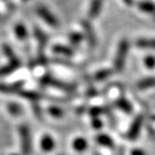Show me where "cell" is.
<instances>
[{"instance_id": "cell-22", "label": "cell", "mask_w": 155, "mask_h": 155, "mask_svg": "<svg viewBox=\"0 0 155 155\" xmlns=\"http://www.w3.org/2000/svg\"><path fill=\"white\" fill-rule=\"evenodd\" d=\"M49 114L51 115L54 118H62L64 115V111L61 108L56 107V106H51L48 108Z\"/></svg>"}, {"instance_id": "cell-27", "label": "cell", "mask_w": 155, "mask_h": 155, "mask_svg": "<svg viewBox=\"0 0 155 155\" xmlns=\"http://www.w3.org/2000/svg\"><path fill=\"white\" fill-rule=\"evenodd\" d=\"M92 124H93V126L94 128H96V129H99V128H101L102 126H103V123H102V121L98 118V117H95V118H93V121H92Z\"/></svg>"}, {"instance_id": "cell-29", "label": "cell", "mask_w": 155, "mask_h": 155, "mask_svg": "<svg viewBox=\"0 0 155 155\" xmlns=\"http://www.w3.org/2000/svg\"><path fill=\"white\" fill-rule=\"evenodd\" d=\"M122 1L125 4V5H127L128 7H132L134 5V0H122Z\"/></svg>"}, {"instance_id": "cell-4", "label": "cell", "mask_w": 155, "mask_h": 155, "mask_svg": "<svg viewBox=\"0 0 155 155\" xmlns=\"http://www.w3.org/2000/svg\"><path fill=\"white\" fill-rule=\"evenodd\" d=\"M37 15L43 20L48 25L56 28L59 25V21L54 14L45 6H39L37 8Z\"/></svg>"}, {"instance_id": "cell-3", "label": "cell", "mask_w": 155, "mask_h": 155, "mask_svg": "<svg viewBox=\"0 0 155 155\" xmlns=\"http://www.w3.org/2000/svg\"><path fill=\"white\" fill-rule=\"evenodd\" d=\"M41 84L43 86H47V87H54L56 88H59L65 91H72L73 89H75V87L71 84H68V83H65L63 81L57 80L55 79L50 75H45L41 78L40 80Z\"/></svg>"}, {"instance_id": "cell-8", "label": "cell", "mask_w": 155, "mask_h": 155, "mask_svg": "<svg viewBox=\"0 0 155 155\" xmlns=\"http://www.w3.org/2000/svg\"><path fill=\"white\" fill-rule=\"evenodd\" d=\"M19 66H20V61L17 59V57L10 59L8 65L0 68V76H5V75L11 74L12 72L15 71L16 69H18Z\"/></svg>"}, {"instance_id": "cell-10", "label": "cell", "mask_w": 155, "mask_h": 155, "mask_svg": "<svg viewBox=\"0 0 155 155\" xmlns=\"http://www.w3.org/2000/svg\"><path fill=\"white\" fill-rule=\"evenodd\" d=\"M40 147L41 150L45 152H50L54 150L55 142L53 138L50 135H44L40 140Z\"/></svg>"}, {"instance_id": "cell-6", "label": "cell", "mask_w": 155, "mask_h": 155, "mask_svg": "<svg viewBox=\"0 0 155 155\" xmlns=\"http://www.w3.org/2000/svg\"><path fill=\"white\" fill-rule=\"evenodd\" d=\"M81 26L83 28L84 38L89 42V45L91 47H95L97 44V38L92 24L87 20H84L81 21Z\"/></svg>"}, {"instance_id": "cell-21", "label": "cell", "mask_w": 155, "mask_h": 155, "mask_svg": "<svg viewBox=\"0 0 155 155\" xmlns=\"http://www.w3.org/2000/svg\"><path fill=\"white\" fill-rule=\"evenodd\" d=\"M19 94H20V96L27 98V100H29L33 102H37L41 97L40 94H38L37 92H33V91H23L22 90L19 92Z\"/></svg>"}, {"instance_id": "cell-26", "label": "cell", "mask_w": 155, "mask_h": 155, "mask_svg": "<svg viewBox=\"0 0 155 155\" xmlns=\"http://www.w3.org/2000/svg\"><path fill=\"white\" fill-rule=\"evenodd\" d=\"M102 114V109L99 107H93L90 110V114L93 116V118L98 117Z\"/></svg>"}, {"instance_id": "cell-12", "label": "cell", "mask_w": 155, "mask_h": 155, "mask_svg": "<svg viewBox=\"0 0 155 155\" xmlns=\"http://www.w3.org/2000/svg\"><path fill=\"white\" fill-rule=\"evenodd\" d=\"M137 8L140 11L147 14H155V4L149 0H143L137 4Z\"/></svg>"}, {"instance_id": "cell-9", "label": "cell", "mask_w": 155, "mask_h": 155, "mask_svg": "<svg viewBox=\"0 0 155 155\" xmlns=\"http://www.w3.org/2000/svg\"><path fill=\"white\" fill-rule=\"evenodd\" d=\"M23 86V82H17L11 84H0V92L3 93H19Z\"/></svg>"}, {"instance_id": "cell-14", "label": "cell", "mask_w": 155, "mask_h": 155, "mask_svg": "<svg viewBox=\"0 0 155 155\" xmlns=\"http://www.w3.org/2000/svg\"><path fill=\"white\" fill-rule=\"evenodd\" d=\"M115 105L117 106L118 109H120L121 110H122L123 112H126V114H131L133 110V106L130 103L129 101L126 100L125 97H121L115 102Z\"/></svg>"}, {"instance_id": "cell-2", "label": "cell", "mask_w": 155, "mask_h": 155, "mask_svg": "<svg viewBox=\"0 0 155 155\" xmlns=\"http://www.w3.org/2000/svg\"><path fill=\"white\" fill-rule=\"evenodd\" d=\"M20 137H21V149L24 155H29L32 149V143H31V135H30V129L27 125L23 124L19 128Z\"/></svg>"}, {"instance_id": "cell-7", "label": "cell", "mask_w": 155, "mask_h": 155, "mask_svg": "<svg viewBox=\"0 0 155 155\" xmlns=\"http://www.w3.org/2000/svg\"><path fill=\"white\" fill-rule=\"evenodd\" d=\"M103 7V0H92L90 8L88 9V17L90 19H95L100 15Z\"/></svg>"}, {"instance_id": "cell-13", "label": "cell", "mask_w": 155, "mask_h": 155, "mask_svg": "<svg viewBox=\"0 0 155 155\" xmlns=\"http://www.w3.org/2000/svg\"><path fill=\"white\" fill-rule=\"evenodd\" d=\"M52 51L56 54H59L62 56H65V57H71V56L74 54L73 49L71 48H69L65 45H55L52 48Z\"/></svg>"}, {"instance_id": "cell-19", "label": "cell", "mask_w": 155, "mask_h": 155, "mask_svg": "<svg viewBox=\"0 0 155 155\" xmlns=\"http://www.w3.org/2000/svg\"><path fill=\"white\" fill-rule=\"evenodd\" d=\"M113 73V71L110 69H101L99 70L98 72H96L93 75V78L95 81H98V82H101V81H104L106 79H107L111 74Z\"/></svg>"}, {"instance_id": "cell-18", "label": "cell", "mask_w": 155, "mask_h": 155, "mask_svg": "<svg viewBox=\"0 0 155 155\" xmlns=\"http://www.w3.org/2000/svg\"><path fill=\"white\" fill-rule=\"evenodd\" d=\"M14 32H15L17 38L21 41H24L28 36L27 30L23 23H17L15 27H14Z\"/></svg>"}, {"instance_id": "cell-5", "label": "cell", "mask_w": 155, "mask_h": 155, "mask_svg": "<svg viewBox=\"0 0 155 155\" xmlns=\"http://www.w3.org/2000/svg\"><path fill=\"white\" fill-rule=\"evenodd\" d=\"M143 123H144V117L141 114L137 115L134 119L132 124L130 125V127L128 129V133H127V137L130 140H136V137L139 136V133L142 128Z\"/></svg>"}, {"instance_id": "cell-25", "label": "cell", "mask_w": 155, "mask_h": 155, "mask_svg": "<svg viewBox=\"0 0 155 155\" xmlns=\"http://www.w3.org/2000/svg\"><path fill=\"white\" fill-rule=\"evenodd\" d=\"M33 111L34 114H36V116L40 119L41 118V115H42V111H41V108L39 107V105L37 103V102H33Z\"/></svg>"}, {"instance_id": "cell-23", "label": "cell", "mask_w": 155, "mask_h": 155, "mask_svg": "<svg viewBox=\"0 0 155 155\" xmlns=\"http://www.w3.org/2000/svg\"><path fill=\"white\" fill-rule=\"evenodd\" d=\"M144 65L147 69L152 70L155 68V56L153 55H147L144 59Z\"/></svg>"}, {"instance_id": "cell-20", "label": "cell", "mask_w": 155, "mask_h": 155, "mask_svg": "<svg viewBox=\"0 0 155 155\" xmlns=\"http://www.w3.org/2000/svg\"><path fill=\"white\" fill-rule=\"evenodd\" d=\"M84 39V35L78 32H73L69 35V42L74 47H78L81 44V42Z\"/></svg>"}, {"instance_id": "cell-1", "label": "cell", "mask_w": 155, "mask_h": 155, "mask_svg": "<svg viewBox=\"0 0 155 155\" xmlns=\"http://www.w3.org/2000/svg\"><path fill=\"white\" fill-rule=\"evenodd\" d=\"M130 49V43L127 39H122L119 43L116 55H115V59H114V68L116 71L121 72L123 70L126 59H127V56L129 53Z\"/></svg>"}, {"instance_id": "cell-24", "label": "cell", "mask_w": 155, "mask_h": 155, "mask_svg": "<svg viewBox=\"0 0 155 155\" xmlns=\"http://www.w3.org/2000/svg\"><path fill=\"white\" fill-rule=\"evenodd\" d=\"M8 110L10 112V114H12L14 116L19 115L21 112H22V108L17 103H9L8 105Z\"/></svg>"}, {"instance_id": "cell-11", "label": "cell", "mask_w": 155, "mask_h": 155, "mask_svg": "<svg viewBox=\"0 0 155 155\" xmlns=\"http://www.w3.org/2000/svg\"><path fill=\"white\" fill-rule=\"evenodd\" d=\"M136 45L139 48L143 49H155V38H139L136 40Z\"/></svg>"}, {"instance_id": "cell-15", "label": "cell", "mask_w": 155, "mask_h": 155, "mask_svg": "<svg viewBox=\"0 0 155 155\" xmlns=\"http://www.w3.org/2000/svg\"><path fill=\"white\" fill-rule=\"evenodd\" d=\"M155 87V77H146L137 83V88L140 90H146Z\"/></svg>"}, {"instance_id": "cell-16", "label": "cell", "mask_w": 155, "mask_h": 155, "mask_svg": "<svg viewBox=\"0 0 155 155\" xmlns=\"http://www.w3.org/2000/svg\"><path fill=\"white\" fill-rule=\"evenodd\" d=\"M96 141L99 143L101 146L107 147V148H113L114 147V142L112 138L106 135V134H100L96 137Z\"/></svg>"}, {"instance_id": "cell-30", "label": "cell", "mask_w": 155, "mask_h": 155, "mask_svg": "<svg viewBox=\"0 0 155 155\" xmlns=\"http://www.w3.org/2000/svg\"><path fill=\"white\" fill-rule=\"evenodd\" d=\"M12 155H18V154H12Z\"/></svg>"}, {"instance_id": "cell-28", "label": "cell", "mask_w": 155, "mask_h": 155, "mask_svg": "<svg viewBox=\"0 0 155 155\" xmlns=\"http://www.w3.org/2000/svg\"><path fill=\"white\" fill-rule=\"evenodd\" d=\"M131 155H146V152L141 149H134L131 151Z\"/></svg>"}, {"instance_id": "cell-17", "label": "cell", "mask_w": 155, "mask_h": 155, "mask_svg": "<svg viewBox=\"0 0 155 155\" xmlns=\"http://www.w3.org/2000/svg\"><path fill=\"white\" fill-rule=\"evenodd\" d=\"M72 147L75 150L79 151V152H81V151H84L87 147H88V143L85 140V138L83 137H77L73 140V143H72Z\"/></svg>"}]
</instances>
